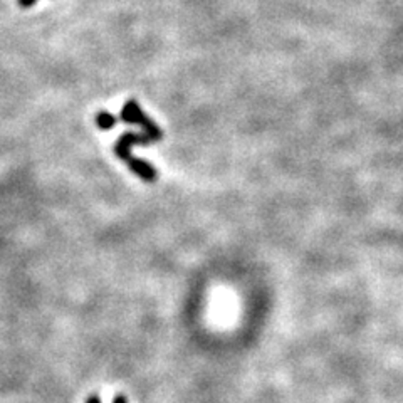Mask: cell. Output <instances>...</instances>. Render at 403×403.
<instances>
[{
  "label": "cell",
  "mask_w": 403,
  "mask_h": 403,
  "mask_svg": "<svg viewBox=\"0 0 403 403\" xmlns=\"http://www.w3.org/2000/svg\"><path fill=\"white\" fill-rule=\"evenodd\" d=\"M122 122L128 123V124H140V126L145 130L146 135L153 138L155 141H160L163 138V131L153 123V119L150 116H146L145 113L141 111L140 104L137 103L135 100H130L126 104H124L122 109V115H119Z\"/></svg>",
  "instance_id": "obj_1"
},
{
  "label": "cell",
  "mask_w": 403,
  "mask_h": 403,
  "mask_svg": "<svg viewBox=\"0 0 403 403\" xmlns=\"http://www.w3.org/2000/svg\"><path fill=\"white\" fill-rule=\"evenodd\" d=\"M150 143H157L150 135L146 133H133V131H128L119 137V140L115 145V153L119 160H123L124 157L131 155V146L133 145H150Z\"/></svg>",
  "instance_id": "obj_2"
},
{
  "label": "cell",
  "mask_w": 403,
  "mask_h": 403,
  "mask_svg": "<svg viewBox=\"0 0 403 403\" xmlns=\"http://www.w3.org/2000/svg\"><path fill=\"white\" fill-rule=\"evenodd\" d=\"M116 123H118V119H116V116L111 115V113L100 111L96 115V124L100 130H111V128H115Z\"/></svg>",
  "instance_id": "obj_3"
},
{
  "label": "cell",
  "mask_w": 403,
  "mask_h": 403,
  "mask_svg": "<svg viewBox=\"0 0 403 403\" xmlns=\"http://www.w3.org/2000/svg\"><path fill=\"white\" fill-rule=\"evenodd\" d=\"M36 2L37 0H19V3H21L22 7H32Z\"/></svg>",
  "instance_id": "obj_4"
},
{
  "label": "cell",
  "mask_w": 403,
  "mask_h": 403,
  "mask_svg": "<svg viewBox=\"0 0 403 403\" xmlns=\"http://www.w3.org/2000/svg\"><path fill=\"white\" fill-rule=\"evenodd\" d=\"M86 403H101V400H100V397H97V395H91V397L88 398V402Z\"/></svg>",
  "instance_id": "obj_5"
},
{
  "label": "cell",
  "mask_w": 403,
  "mask_h": 403,
  "mask_svg": "<svg viewBox=\"0 0 403 403\" xmlns=\"http://www.w3.org/2000/svg\"><path fill=\"white\" fill-rule=\"evenodd\" d=\"M113 403H128V400H126V397H123V395H118Z\"/></svg>",
  "instance_id": "obj_6"
}]
</instances>
